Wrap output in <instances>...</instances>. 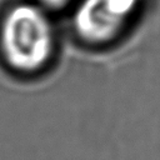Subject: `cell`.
I'll return each mask as SVG.
<instances>
[{
	"label": "cell",
	"instance_id": "1",
	"mask_svg": "<svg viewBox=\"0 0 160 160\" xmlns=\"http://www.w3.org/2000/svg\"><path fill=\"white\" fill-rule=\"evenodd\" d=\"M55 48L52 25L39 5L20 4L4 18L0 31V49L14 70L35 72L51 59Z\"/></svg>",
	"mask_w": 160,
	"mask_h": 160
},
{
	"label": "cell",
	"instance_id": "2",
	"mask_svg": "<svg viewBox=\"0 0 160 160\" xmlns=\"http://www.w3.org/2000/svg\"><path fill=\"white\" fill-rule=\"evenodd\" d=\"M141 0H80L72 14L78 36L101 45L119 36L140 8Z\"/></svg>",
	"mask_w": 160,
	"mask_h": 160
},
{
	"label": "cell",
	"instance_id": "3",
	"mask_svg": "<svg viewBox=\"0 0 160 160\" xmlns=\"http://www.w3.org/2000/svg\"><path fill=\"white\" fill-rule=\"evenodd\" d=\"M40 6L44 8H50V9H60L66 6L69 2H71V0H38Z\"/></svg>",
	"mask_w": 160,
	"mask_h": 160
}]
</instances>
